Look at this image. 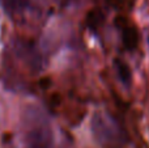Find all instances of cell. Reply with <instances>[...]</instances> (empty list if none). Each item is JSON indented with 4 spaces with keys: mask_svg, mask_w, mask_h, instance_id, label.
<instances>
[{
    "mask_svg": "<svg viewBox=\"0 0 149 148\" xmlns=\"http://www.w3.org/2000/svg\"><path fill=\"white\" fill-rule=\"evenodd\" d=\"M123 42L127 46V49H135L137 45V34L134 29L128 28L123 30Z\"/></svg>",
    "mask_w": 149,
    "mask_h": 148,
    "instance_id": "obj_4",
    "label": "cell"
},
{
    "mask_svg": "<svg viewBox=\"0 0 149 148\" xmlns=\"http://www.w3.org/2000/svg\"><path fill=\"white\" fill-rule=\"evenodd\" d=\"M116 70H118V75H119L120 81L124 85H128L131 83V71H130V68L123 62L116 60Z\"/></svg>",
    "mask_w": 149,
    "mask_h": 148,
    "instance_id": "obj_5",
    "label": "cell"
},
{
    "mask_svg": "<svg viewBox=\"0 0 149 148\" xmlns=\"http://www.w3.org/2000/svg\"><path fill=\"white\" fill-rule=\"evenodd\" d=\"M30 0H0V5L9 17L18 18L29 8Z\"/></svg>",
    "mask_w": 149,
    "mask_h": 148,
    "instance_id": "obj_3",
    "label": "cell"
},
{
    "mask_svg": "<svg viewBox=\"0 0 149 148\" xmlns=\"http://www.w3.org/2000/svg\"><path fill=\"white\" fill-rule=\"evenodd\" d=\"M92 133L95 140L105 148H120L127 140L123 128L111 115L103 112L94 113L92 118Z\"/></svg>",
    "mask_w": 149,
    "mask_h": 148,
    "instance_id": "obj_2",
    "label": "cell"
},
{
    "mask_svg": "<svg viewBox=\"0 0 149 148\" xmlns=\"http://www.w3.org/2000/svg\"><path fill=\"white\" fill-rule=\"evenodd\" d=\"M25 147L26 148H52L54 136L51 126L45 113L38 108H29L25 115Z\"/></svg>",
    "mask_w": 149,
    "mask_h": 148,
    "instance_id": "obj_1",
    "label": "cell"
}]
</instances>
